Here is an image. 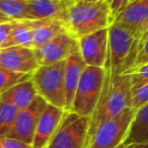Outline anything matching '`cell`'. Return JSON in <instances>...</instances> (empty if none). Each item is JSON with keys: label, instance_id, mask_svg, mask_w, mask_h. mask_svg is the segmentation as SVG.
I'll use <instances>...</instances> for the list:
<instances>
[{"label": "cell", "instance_id": "obj_1", "mask_svg": "<svg viewBox=\"0 0 148 148\" xmlns=\"http://www.w3.org/2000/svg\"><path fill=\"white\" fill-rule=\"evenodd\" d=\"M105 70L103 91L89 121L88 144L101 123L117 117L126 109L131 108V75L126 73L112 75L108 68Z\"/></svg>", "mask_w": 148, "mask_h": 148}, {"label": "cell", "instance_id": "obj_2", "mask_svg": "<svg viewBox=\"0 0 148 148\" xmlns=\"http://www.w3.org/2000/svg\"><path fill=\"white\" fill-rule=\"evenodd\" d=\"M62 21L68 33L76 40L112 25L107 0L72 3L64 8Z\"/></svg>", "mask_w": 148, "mask_h": 148}, {"label": "cell", "instance_id": "obj_3", "mask_svg": "<svg viewBox=\"0 0 148 148\" xmlns=\"http://www.w3.org/2000/svg\"><path fill=\"white\" fill-rule=\"evenodd\" d=\"M140 40L126 27L113 23L109 27V52L106 65L112 75L123 74L136 63Z\"/></svg>", "mask_w": 148, "mask_h": 148}, {"label": "cell", "instance_id": "obj_4", "mask_svg": "<svg viewBox=\"0 0 148 148\" xmlns=\"http://www.w3.org/2000/svg\"><path fill=\"white\" fill-rule=\"evenodd\" d=\"M105 76V68L85 66L77 85L70 111L81 117L90 118L101 97Z\"/></svg>", "mask_w": 148, "mask_h": 148}, {"label": "cell", "instance_id": "obj_5", "mask_svg": "<svg viewBox=\"0 0 148 148\" xmlns=\"http://www.w3.org/2000/svg\"><path fill=\"white\" fill-rule=\"evenodd\" d=\"M65 61L40 66L32 75L38 95L49 105L65 110Z\"/></svg>", "mask_w": 148, "mask_h": 148}, {"label": "cell", "instance_id": "obj_6", "mask_svg": "<svg viewBox=\"0 0 148 148\" xmlns=\"http://www.w3.org/2000/svg\"><path fill=\"white\" fill-rule=\"evenodd\" d=\"M89 117L66 111L48 148H87Z\"/></svg>", "mask_w": 148, "mask_h": 148}, {"label": "cell", "instance_id": "obj_7", "mask_svg": "<svg viewBox=\"0 0 148 148\" xmlns=\"http://www.w3.org/2000/svg\"><path fill=\"white\" fill-rule=\"evenodd\" d=\"M135 112L128 108L119 116L101 123L95 130L87 148H118L124 143Z\"/></svg>", "mask_w": 148, "mask_h": 148}, {"label": "cell", "instance_id": "obj_8", "mask_svg": "<svg viewBox=\"0 0 148 148\" xmlns=\"http://www.w3.org/2000/svg\"><path fill=\"white\" fill-rule=\"evenodd\" d=\"M48 103L38 95L27 108L18 112L8 136L25 143H33L38 123Z\"/></svg>", "mask_w": 148, "mask_h": 148}, {"label": "cell", "instance_id": "obj_9", "mask_svg": "<svg viewBox=\"0 0 148 148\" xmlns=\"http://www.w3.org/2000/svg\"><path fill=\"white\" fill-rule=\"evenodd\" d=\"M77 48L78 41L67 31H64L34 51L40 66H45L65 61Z\"/></svg>", "mask_w": 148, "mask_h": 148}, {"label": "cell", "instance_id": "obj_10", "mask_svg": "<svg viewBox=\"0 0 148 148\" xmlns=\"http://www.w3.org/2000/svg\"><path fill=\"white\" fill-rule=\"evenodd\" d=\"M78 50L87 66L103 68L109 52V27L80 38Z\"/></svg>", "mask_w": 148, "mask_h": 148}, {"label": "cell", "instance_id": "obj_11", "mask_svg": "<svg viewBox=\"0 0 148 148\" xmlns=\"http://www.w3.org/2000/svg\"><path fill=\"white\" fill-rule=\"evenodd\" d=\"M0 67L13 72L33 74L40 64L33 49L13 46L0 49Z\"/></svg>", "mask_w": 148, "mask_h": 148}, {"label": "cell", "instance_id": "obj_12", "mask_svg": "<svg viewBox=\"0 0 148 148\" xmlns=\"http://www.w3.org/2000/svg\"><path fill=\"white\" fill-rule=\"evenodd\" d=\"M65 112V110L48 103L38 123L32 143L33 148H48L63 120Z\"/></svg>", "mask_w": 148, "mask_h": 148}, {"label": "cell", "instance_id": "obj_13", "mask_svg": "<svg viewBox=\"0 0 148 148\" xmlns=\"http://www.w3.org/2000/svg\"><path fill=\"white\" fill-rule=\"evenodd\" d=\"M114 23L128 29L141 40L148 29V0H135L127 5Z\"/></svg>", "mask_w": 148, "mask_h": 148}, {"label": "cell", "instance_id": "obj_14", "mask_svg": "<svg viewBox=\"0 0 148 148\" xmlns=\"http://www.w3.org/2000/svg\"><path fill=\"white\" fill-rule=\"evenodd\" d=\"M86 64L81 57L77 48L65 60V90H66V107L65 111H70L73 103L74 95L77 85L80 80L81 74L84 70Z\"/></svg>", "mask_w": 148, "mask_h": 148}, {"label": "cell", "instance_id": "obj_15", "mask_svg": "<svg viewBox=\"0 0 148 148\" xmlns=\"http://www.w3.org/2000/svg\"><path fill=\"white\" fill-rule=\"evenodd\" d=\"M38 97L32 78L18 83L0 95V99L16 108L18 111L27 108Z\"/></svg>", "mask_w": 148, "mask_h": 148}, {"label": "cell", "instance_id": "obj_16", "mask_svg": "<svg viewBox=\"0 0 148 148\" xmlns=\"http://www.w3.org/2000/svg\"><path fill=\"white\" fill-rule=\"evenodd\" d=\"M64 31L67 29L62 19L39 21L33 29V50L42 47Z\"/></svg>", "mask_w": 148, "mask_h": 148}, {"label": "cell", "instance_id": "obj_17", "mask_svg": "<svg viewBox=\"0 0 148 148\" xmlns=\"http://www.w3.org/2000/svg\"><path fill=\"white\" fill-rule=\"evenodd\" d=\"M148 143V103L135 112L124 144Z\"/></svg>", "mask_w": 148, "mask_h": 148}, {"label": "cell", "instance_id": "obj_18", "mask_svg": "<svg viewBox=\"0 0 148 148\" xmlns=\"http://www.w3.org/2000/svg\"><path fill=\"white\" fill-rule=\"evenodd\" d=\"M29 10L34 21L62 19L64 7L60 0H27Z\"/></svg>", "mask_w": 148, "mask_h": 148}, {"label": "cell", "instance_id": "obj_19", "mask_svg": "<svg viewBox=\"0 0 148 148\" xmlns=\"http://www.w3.org/2000/svg\"><path fill=\"white\" fill-rule=\"evenodd\" d=\"M38 21H17L16 25L11 33L10 38L3 48L18 46V47L33 49V29L36 27Z\"/></svg>", "mask_w": 148, "mask_h": 148}, {"label": "cell", "instance_id": "obj_20", "mask_svg": "<svg viewBox=\"0 0 148 148\" xmlns=\"http://www.w3.org/2000/svg\"><path fill=\"white\" fill-rule=\"evenodd\" d=\"M0 13L10 21H34L27 0H0Z\"/></svg>", "mask_w": 148, "mask_h": 148}, {"label": "cell", "instance_id": "obj_21", "mask_svg": "<svg viewBox=\"0 0 148 148\" xmlns=\"http://www.w3.org/2000/svg\"><path fill=\"white\" fill-rule=\"evenodd\" d=\"M18 112L12 105L0 99V137L8 136Z\"/></svg>", "mask_w": 148, "mask_h": 148}, {"label": "cell", "instance_id": "obj_22", "mask_svg": "<svg viewBox=\"0 0 148 148\" xmlns=\"http://www.w3.org/2000/svg\"><path fill=\"white\" fill-rule=\"evenodd\" d=\"M33 74L19 73L0 67V95L14 85L32 78Z\"/></svg>", "mask_w": 148, "mask_h": 148}, {"label": "cell", "instance_id": "obj_23", "mask_svg": "<svg viewBox=\"0 0 148 148\" xmlns=\"http://www.w3.org/2000/svg\"><path fill=\"white\" fill-rule=\"evenodd\" d=\"M148 103V81L131 79V108L137 111Z\"/></svg>", "mask_w": 148, "mask_h": 148}, {"label": "cell", "instance_id": "obj_24", "mask_svg": "<svg viewBox=\"0 0 148 148\" xmlns=\"http://www.w3.org/2000/svg\"><path fill=\"white\" fill-rule=\"evenodd\" d=\"M125 73L130 74L133 81H148V62L134 66Z\"/></svg>", "mask_w": 148, "mask_h": 148}, {"label": "cell", "instance_id": "obj_25", "mask_svg": "<svg viewBox=\"0 0 148 148\" xmlns=\"http://www.w3.org/2000/svg\"><path fill=\"white\" fill-rule=\"evenodd\" d=\"M110 8V15H111L112 23L115 19L121 14V12L127 7L130 3V0H107Z\"/></svg>", "mask_w": 148, "mask_h": 148}, {"label": "cell", "instance_id": "obj_26", "mask_svg": "<svg viewBox=\"0 0 148 148\" xmlns=\"http://www.w3.org/2000/svg\"><path fill=\"white\" fill-rule=\"evenodd\" d=\"M16 23V21H9L0 23V49L4 47V45L7 43Z\"/></svg>", "mask_w": 148, "mask_h": 148}, {"label": "cell", "instance_id": "obj_27", "mask_svg": "<svg viewBox=\"0 0 148 148\" xmlns=\"http://www.w3.org/2000/svg\"><path fill=\"white\" fill-rule=\"evenodd\" d=\"M0 148H33V145L16 138L4 136L0 137Z\"/></svg>", "mask_w": 148, "mask_h": 148}, {"label": "cell", "instance_id": "obj_28", "mask_svg": "<svg viewBox=\"0 0 148 148\" xmlns=\"http://www.w3.org/2000/svg\"><path fill=\"white\" fill-rule=\"evenodd\" d=\"M78 1H99V0H61L60 2H61L62 6L65 8L68 5L72 4V3H74V2H78Z\"/></svg>", "mask_w": 148, "mask_h": 148}, {"label": "cell", "instance_id": "obj_29", "mask_svg": "<svg viewBox=\"0 0 148 148\" xmlns=\"http://www.w3.org/2000/svg\"><path fill=\"white\" fill-rule=\"evenodd\" d=\"M136 144H129V145H125V144H121L118 148H134Z\"/></svg>", "mask_w": 148, "mask_h": 148}, {"label": "cell", "instance_id": "obj_30", "mask_svg": "<svg viewBox=\"0 0 148 148\" xmlns=\"http://www.w3.org/2000/svg\"><path fill=\"white\" fill-rule=\"evenodd\" d=\"M134 148H148V143H141V144H136Z\"/></svg>", "mask_w": 148, "mask_h": 148}, {"label": "cell", "instance_id": "obj_31", "mask_svg": "<svg viewBox=\"0 0 148 148\" xmlns=\"http://www.w3.org/2000/svg\"><path fill=\"white\" fill-rule=\"evenodd\" d=\"M146 40H148V29L145 32V33L143 34V36L141 37V40H140V43H141V42L146 41Z\"/></svg>", "mask_w": 148, "mask_h": 148}, {"label": "cell", "instance_id": "obj_32", "mask_svg": "<svg viewBox=\"0 0 148 148\" xmlns=\"http://www.w3.org/2000/svg\"><path fill=\"white\" fill-rule=\"evenodd\" d=\"M10 19L7 18V17H0V23H5V21H9Z\"/></svg>", "mask_w": 148, "mask_h": 148}, {"label": "cell", "instance_id": "obj_33", "mask_svg": "<svg viewBox=\"0 0 148 148\" xmlns=\"http://www.w3.org/2000/svg\"><path fill=\"white\" fill-rule=\"evenodd\" d=\"M0 17H5V16L3 14H1V13H0Z\"/></svg>", "mask_w": 148, "mask_h": 148}, {"label": "cell", "instance_id": "obj_34", "mask_svg": "<svg viewBox=\"0 0 148 148\" xmlns=\"http://www.w3.org/2000/svg\"><path fill=\"white\" fill-rule=\"evenodd\" d=\"M132 1H135V0H130V2H132Z\"/></svg>", "mask_w": 148, "mask_h": 148}, {"label": "cell", "instance_id": "obj_35", "mask_svg": "<svg viewBox=\"0 0 148 148\" xmlns=\"http://www.w3.org/2000/svg\"><path fill=\"white\" fill-rule=\"evenodd\" d=\"M60 1H61V0H60Z\"/></svg>", "mask_w": 148, "mask_h": 148}]
</instances>
